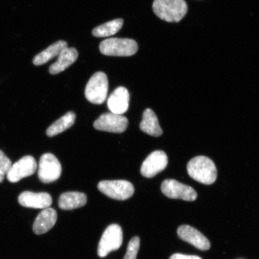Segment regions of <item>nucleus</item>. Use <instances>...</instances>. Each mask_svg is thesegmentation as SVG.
I'll return each mask as SVG.
<instances>
[{
    "label": "nucleus",
    "mask_w": 259,
    "mask_h": 259,
    "mask_svg": "<svg viewBox=\"0 0 259 259\" xmlns=\"http://www.w3.org/2000/svg\"><path fill=\"white\" fill-rule=\"evenodd\" d=\"M5 176H2V175L0 174V183L3 182V181L4 180Z\"/></svg>",
    "instance_id": "393cba45"
},
{
    "label": "nucleus",
    "mask_w": 259,
    "mask_h": 259,
    "mask_svg": "<svg viewBox=\"0 0 259 259\" xmlns=\"http://www.w3.org/2000/svg\"><path fill=\"white\" fill-rule=\"evenodd\" d=\"M124 21L122 19H116L98 26L93 30L94 36L96 37H106L114 35L121 30Z\"/></svg>",
    "instance_id": "412c9836"
},
{
    "label": "nucleus",
    "mask_w": 259,
    "mask_h": 259,
    "mask_svg": "<svg viewBox=\"0 0 259 259\" xmlns=\"http://www.w3.org/2000/svg\"><path fill=\"white\" fill-rule=\"evenodd\" d=\"M139 247H140V238L138 236H135L129 242L127 252L123 259H137Z\"/></svg>",
    "instance_id": "4be33fe9"
},
{
    "label": "nucleus",
    "mask_w": 259,
    "mask_h": 259,
    "mask_svg": "<svg viewBox=\"0 0 259 259\" xmlns=\"http://www.w3.org/2000/svg\"><path fill=\"white\" fill-rule=\"evenodd\" d=\"M37 167V162L33 157L30 155L24 156L14 164H12L6 174L8 180L12 183H17L22 178L33 175L36 171Z\"/></svg>",
    "instance_id": "9d476101"
},
{
    "label": "nucleus",
    "mask_w": 259,
    "mask_h": 259,
    "mask_svg": "<svg viewBox=\"0 0 259 259\" xmlns=\"http://www.w3.org/2000/svg\"><path fill=\"white\" fill-rule=\"evenodd\" d=\"M62 167L54 155L46 153L41 155L38 164V177L44 183H51L61 176Z\"/></svg>",
    "instance_id": "0eeeda50"
},
{
    "label": "nucleus",
    "mask_w": 259,
    "mask_h": 259,
    "mask_svg": "<svg viewBox=\"0 0 259 259\" xmlns=\"http://www.w3.org/2000/svg\"><path fill=\"white\" fill-rule=\"evenodd\" d=\"M12 166V162L6 154L0 150V174L5 176Z\"/></svg>",
    "instance_id": "5701e85b"
},
{
    "label": "nucleus",
    "mask_w": 259,
    "mask_h": 259,
    "mask_svg": "<svg viewBox=\"0 0 259 259\" xmlns=\"http://www.w3.org/2000/svg\"><path fill=\"white\" fill-rule=\"evenodd\" d=\"M153 9L158 18L168 22H180L188 11L185 0H154Z\"/></svg>",
    "instance_id": "f03ea898"
},
{
    "label": "nucleus",
    "mask_w": 259,
    "mask_h": 259,
    "mask_svg": "<svg viewBox=\"0 0 259 259\" xmlns=\"http://www.w3.org/2000/svg\"><path fill=\"white\" fill-rule=\"evenodd\" d=\"M57 220L56 210L51 208L44 209L35 220L32 227L34 234L38 235L46 234L56 225Z\"/></svg>",
    "instance_id": "2eb2a0df"
},
{
    "label": "nucleus",
    "mask_w": 259,
    "mask_h": 259,
    "mask_svg": "<svg viewBox=\"0 0 259 259\" xmlns=\"http://www.w3.org/2000/svg\"><path fill=\"white\" fill-rule=\"evenodd\" d=\"M187 167L188 174L192 179L205 185L214 183L218 177L214 163L205 156L192 158L187 164Z\"/></svg>",
    "instance_id": "f257e3e1"
},
{
    "label": "nucleus",
    "mask_w": 259,
    "mask_h": 259,
    "mask_svg": "<svg viewBox=\"0 0 259 259\" xmlns=\"http://www.w3.org/2000/svg\"><path fill=\"white\" fill-rule=\"evenodd\" d=\"M140 128L145 134L154 137H159L163 134L157 116L151 109H147L144 112Z\"/></svg>",
    "instance_id": "a211bd4d"
},
{
    "label": "nucleus",
    "mask_w": 259,
    "mask_h": 259,
    "mask_svg": "<svg viewBox=\"0 0 259 259\" xmlns=\"http://www.w3.org/2000/svg\"><path fill=\"white\" fill-rule=\"evenodd\" d=\"M138 50L137 42L130 38H108L100 44V52L108 56H132L137 53Z\"/></svg>",
    "instance_id": "7ed1b4c3"
},
{
    "label": "nucleus",
    "mask_w": 259,
    "mask_h": 259,
    "mask_svg": "<svg viewBox=\"0 0 259 259\" xmlns=\"http://www.w3.org/2000/svg\"><path fill=\"white\" fill-rule=\"evenodd\" d=\"M18 202L22 206L34 209H46L50 208L53 199L48 193H34L24 192L18 197Z\"/></svg>",
    "instance_id": "ddd939ff"
},
{
    "label": "nucleus",
    "mask_w": 259,
    "mask_h": 259,
    "mask_svg": "<svg viewBox=\"0 0 259 259\" xmlns=\"http://www.w3.org/2000/svg\"><path fill=\"white\" fill-rule=\"evenodd\" d=\"M167 164L166 154L163 151H155L149 155L142 163L141 173L146 178H153L164 170Z\"/></svg>",
    "instance_id": "9b49d317"
},
{
    "label": "nucleus",
    "mask_w": 259,
    "mask_h": 259,
    "mask_svg": "<svg viewBox=\"0 0 259 259\" xmlns=\"http://www.w3.org/2000/svg\"><path fill=\"white\" fill-rule=\"evenodd\" d=\"M128 119L122 115L112 112L105 113L94 122V127L100 131L121 134L127 129Z\"/></svg>",
    "instance_id": "1a4fd4ad"
},
{
    "label": "nucleus",
    "mask_w": 259,
    "mask_h": 259,
    "mask_svg": "<svg viewBox=\"0 0 259 259\" xmlns=\"http://www.w3.org/2000/svg\"><path fill=\"white\" fill-rule=\"evenodd\" d=\"M169 259H202L197 255H186L183 254L176 253L174 254Z\"/></svg>",
    "instance_id": "b1692460"
},
{
    "label": "nucleus",
    "mask_w": 259,
    "mask_h": 259,
    "mask_svg": "<svg viewBox=\"0 0 259 259\" xmlns=\"http://www.w3.org/2000/svg\"><path fill=\"white\" fill-rule=\"evenodd\" d=\"M177 234L180 238L192 244L200 250H208L210 242L198 230L189 225H182L178 229Z\"/></svg>",
    "instance_id": "f8f14e48"
},
{
    "label": "nucleus",
    "mask_w": 259,
    "mask_h": 259,
    "mask_svg": "<svg viewBox=\"0 0 259 259\" xmlns=\"http://www.w3.org/2000/svg\"><path fill=\"white\" fill-rule=\"evenodd\" d=\"M78 57V53L74 48H65L59 56L56 63L51 65L49 72L52 74H57L63 72L73 64Z\"/></svg>",
    "instance_id": "dca6fc26"
},
{
    "label": "nucleus",
    "mask_w": 259,
    "mask_h": 259,
    "mask_svg": "<svg viewBox=\"0 0 259 259\" xmlns=\"http://www.w3.org/2000/svg\"><path fill=\"white\" fill-rule=\"evenodd\" d=\"M75 113L73 112H67L47 129L48 137H53L66 131L67 129L72 127L75 122Z\"/></svg>",
    "instance_id": "aec40b11"
},
{
    "label": "nucleus",
    "mask_w": 259,
    "mask_h": 259,
    "mask_svg": "<svg viewBox=\"0 0 259 259\" xmlns=\"http://www.w3.org/2000/svg\"><path fill=\"white\" fill-rule=\"evenodd\" d=\"M87 202V197L85 193L69 192L61 194L58 205L61 209L72 210L85 206Z\"/></svg>",
    "instance_id": "f3484780"
},
{
    "label": "nucleus",
    "mask_w": 259,
    "mask_h": 259,
    "mask_svg": "<svg viewBox=\"0 0 259 259\" xmlns=\"http://www.w3.org/2000/svg\"><path fill=\"white\" fill-rule=\"evenodd\" d=\"M108 79L106 74L102 72L94 74L86 85L85 97L93 104L101 105L108 95Z\"/></svg>",
    "instance_id": "20e7f679"
},
{
    "label": "nucleus",
    "mask_w": 259,
    "mask_h": 259,
    "mask_svg": "<svg viewBox=\"0 0 259 259\" xmlns=\"http://www.w3.org/2000/svg\"><path fill=\"white\" fill-rule=\"evenodd\" d=\"M123 234L120 226L113 224L106 228L99 242L97 253L105 257L110 252L118 250L122 244Z\"/></svg>",
    "instance_id": "423d86ee"
},
{
    "label": "nucleus",
    "mask_w": 259,
    "mask_h": 259,
    "mask_svg": "<svg viewBox=\"0 0 259 259\" xmlns=\"http://www.w3.org/2000/svg\"><path fill=\"white\" fill-rule=\"evenodd\" d=\"M162 193L170 199L194 201L197 194L192 187L185 185L175 180H166L161 184Z\"/></svg>",
    "instance_id": "6e6552de"
},
{
    "label": "nucleus",
    "mask_w": 259,
    "mask_h": 259,
    "mask_svg": "<svg viewBox=\"0 0 259 259\" xmlns=\"http://www.w3.org/2000/svg\"><path fill=\"white\" fill-rule=\"evenodd\" d=\"M66 48H67V44L66 41H58L35 56L32 63L35 66H41L46 64L53 58L59 56L61 52Z\"/></svg>",
    "instance_id": "6ab92c4d"
},
{
    "label": "nucleus",
    "mask_w": 259,
    "mask_h": 259,
    "mask_svg": "<svg viewBox=\"0 0 259 259\" xmlns=\"http://www.w3.org/2000/svg\"><path fill=\"white\" fill-rule=\"evenodd\" d=\"M97 187L100 192L106 196L118 200L131 198L135 192L133 184L125 180L102 181Z\"/></svg>",
    "instance_id": "39448f33"
},
{
    "label": "nucleus",
    "mask_w": 259,
    "mask_h": 259,
    "mask_svg": "<svg viewBox=\"0 0 259 259\" xmlns=\"http://www.w3.org/2000/svg\"><path fill=\"white\" fill-rule=\"evenodd\" d=\"M130 95L127 89L119 87L114 90L108 100V107L111 112L122 115L127 111Z\"/></svg>",
    "instance_id": "4468645a"
}]
</instances>
